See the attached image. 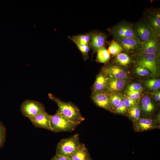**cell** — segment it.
Masks as SVG:
<instances>
[{"mask_svg": "<svg viewBox=\"0 0 160 160\" xmlns=\"http://www.w3.org/2000/svg\"><path fill=\"white\" fill-rule=\"evenodd\" d=\"M48 96L57 104V112L62 116L78 124L84 120L79 109L72 103L63 102L51 93L48 94Z\"/></svg>", "mask_w": 160, "mask_h": 160, "instance_id": "obj_1", "label": "cell"}, {"mask_svg": "<svg viewBox=\"0 0 160 160\" xmlns=\"http://www.w3.org/2000/svg\"><path fill=\"white\" fill-rule=\"evenodd\" d=\"M80 144L78 134L63 139L57 144L56 154L68 157L76 151Z\"/></svg>", "mask_w": 160, "mask_h": 160, "instance_id": "obj_2", "label": "cell"}, {"mask_svg": "<svg viewBox=\"0 0 160 160\" xmlns=\"http://www.w3.org/2000/svg\"><path fill=\"white\" fill-rule=\"evenodd\" d=\"M108 30L117 41L125 38L136 40L134 33L133 24L130 23L121 22Z\"/></svg>", "mask_w": 160, "mask_h": 160, "instance_id": "obj_3", "label": "cell"}, {"mask_svg": "<svg viewBox=\"0 0 160 160\" xmlns=\"http://www.w3.org/2000/svg\"><path fill=\"white\" fill-rule=\"evenodd\" d=\"M50 124L52 131L56 132L73 131L78 125L62 116L57 111L55 114L51 115Z\"/></svg>", "mask_w": 160, "mask_h": 160, "instance_id": "obj_4", "label": "cell"}, {"mask_svg": "<svg viewBox=\"0 0 160 160\" xmlns=\"http://www.w3.org/2000/svg\"><path fill=\"white\" fill-rule=\"evenodd\" d=\"M159 53L139 55L136 60L137 66L145 68L152 74L156 76L158 72Z\"/></svg>", "mask_w": 160, "mask_h": 160, "instance_id": "obj_5", "label": "cell"}, {"mask_svg": "<svg viewBox=\"0 0 160 160\" xmlns=\"http://www.w3.org/2000/svg\"><path fill=\"white\" fill-rule=\"evenodd\" d=\"M133 28L136 40L142 44L148 41L154 35L152 28L145 20L133 24Z\"/></svg>", "mask_w": 160, "mask_h": 160, "instance_id": "obj_6", "label": "cell"}, {"mask_svg": "<svg viewBox=\"0 0 160 160\" xmlns=\"http://www.w3.org/2000/svg\"><path fill=\"white\" fill-rule=\"evenodd\" d=\"M20 110L23 115L29 119L45 111L42 103L37 101L29 100H26L22 103Z\"/></svg>", "mask_w": 160, "mask_h": 160, "instance_id": "obj_7", "label": "cell"}, {"mask_svg": "<svg viewBox=\"0 0 160 160\" xmlns=\"http://www.w3.org/2000/svg\"><path fill=\"white\" fill-rule=\"evenodd\" d=\"M145 20L152 28L154 35L159 37L160 11L159 9L147 10L145 13Z\"/></svg>", "mask_w": 160, "mask_h": 160, "instance_id": "obj_8", "label": "cell"}, {"mask_svg": "<svg viewBox=\"0 0 160 160\" xmlns=\"http://www.w3.org/2000/svg\"><path fill=\"white\" fill-rule=\"evenodd\" d=\"M90 33L89 46L94 53L97 52L106 44L107 36L105 33L97 31Z\"/></svg>", "mask_w": 160, "mask_h": 160, "instance_id": "obj_9", "label": "cell"}, {"mask_svg": "<svg viewBox=\"0 0 160 160\" xmlns=\"http://www.w3.org/2000/svg\"><path fill=\"white\" fill-rule=\"evenodd\" d=\"M29 119L35 127L52 131L50 124L51 115L48 114L45 111L39 113Z\"/></svg>", "mask_w": 160, "mask_h": 160, "instance_id": "obj_10", "label": "cell"}, {"mask_svg": "<svg viewBox=\"0 0 160 160\" xmlns=\"http://www.w3.org/2000/svg\"><path fill=\"white\" fill-rule=\"evenodd\" d=\"M110 95L106 91L92 93V98L97 106L113 112V111L110 102Z\"/></svg>", "mask_w": 160, "mask_h": 160, "instance_id": "obj_11", "label": "cell"}, {"mask_svg": "<svg viewBox=\"0 0 160 160\" xmlns=\"http://www.w3.org/2000/svg\"><path fill=\"white\" fill-rule=\"evenodd\" d=\"M159 37L154 35L149 40L143 44L142 47L138 53L141 55L159 53L160 42Z\"/></svg>", "mask_w": 160, "mask_h": 160, "instance_id": "obj_12", "label": "cell"}, {"mask_svg": "<svg viewBox=\"0 0 160 160\" xmlns=\"http://www.w3.org/2000/svg\"><path fill=\"white\" fill-rule=\"evenodd\" d=\"M123 50L127 52L138 53L141 49L143 44L133 38H125L117 41Z\"/></svg>", "mask_w": 160, "mask_h": 160, "instance_id": "obj_13", "label": "cell"}, {"mask_svg": "<svg viewBox=\"0 0 160 160\" xmlns=\"http://www.w3.org/2000/svg\"><path fill=\"white\" fill-rule=\"evenodd\" d=\"M103 72L110 77L120 79H124L127 76V74L122 68L116 65H108L104 67Z\"/></svg>", "mask_w": 160, "mask_h": 160, "instance_id": "obj_14", "label": "cell"}, {"mask_svg": "<svg viewBox=\"0 0 160 160\" xmlns=\"http://www.w3.org/2000/svg\"><path fill=\"white\" fill-rule=\"evenodd\" d=\"M134 130L137 132H142L151 130L158 127L155 122L151 119L140 118L133 123Z\"/></svg>", "mask_w": 160, "mask_h": 160, "instance_id": "obj_15", "label": "cell"}, {"mask_svg": "<svg viewBox=\"0 0 160 160\" xmlns=\"http://www.w3.org/2000/svg\"><path fill=\"white\" fill-rule=\"evenodd\" d=\"M68 158L70 160H91L88 151L83 143H81L76 151Z\"/></svg>", "mask_w": 160, "mask_h": 160, "instance_id": "obj_16", "label": "cell"}, {"mask_svg": "<svg viewBox=\"0 0 160 160\" xmlns=\"http://www.w3.org/2000/svg\"><path fill=\"white\" fill-rule=\"evenodd\" d=\"M108 78L104 73H101L97 76L93 86V93L105 91L107 89Z\"/></svg>", "mask_w": 160, "mask_h": 160, "instance_id": "obj_17", "label": "cell"}, {"mask_svg": "<svg viewBox=\"0 0 160 160\" xmlns=\"http://www.w3.org/2000/svg\"><path fill=\"white\" fill-rule=\"evenodd\" d=\"M126 82V81L124 79L108 78L107 89L112 91H119L124 87Z\"/></svg>", "mask_w": 160, "mask_h": 160, "instance_id": "obj_18", "label": "cell"}, {"mask_svg": "<svg viewBox=\"0 0 160 160\" xmlns=\"http://www.w3.org/2000/svg\"><path fill=\"white\" fill-rule=\"evenodd\" d=\"M127 109L129 118L133 123L136 122L140 118L141 111L139 107L136 105Z\"/></svg>", "mask_w": 160, "mask_h": 160, "instance_id": "obj_19", "label": "cell"}, {"mask_svg": "<svg viewBox=\"0 0 160 160\" xmlns=\"http://www.w3.org/2000/svg\"><path fill=\"white\" fill-rule=\"evenodd\" d=\"M110 54L108 50L104 47L97 52L96 61L101 63H106L109 60Z\"/></svg>", "mask_w": 160, "mask_h": 160, "instance_id": "obj_20", "label": "cell"}, {"mask_svg": "<svg viewBox=\"0 0 160 160\" xmlns=\"http://www.w3.org/2000/svg\"><path fill=\"white\" fill-rule=\"evenodd\" d=\"M141 104L143 110L146 113H151L154 109V105L150 98L148 96H144L142 98Z\"/></svg>", "mask_w": 160, "mask_h": 160, "instance_id": "obj_21", "label": "cell"}, {"mask_svg": "<svg viewBox=\"0 0 160 160\" xmlns=\"http://www.w3.org/2000/svg\"><path fill=\"white\" fill-rule=\"evenodd\" d=\"M68 38L72 41L77 46L78 49L82 54L84 60H86L88 58L89 52L90 49L89 46L81 44L79 43L74 37L72 36H68Z\"/></svg>", "mask_w": 160, "mask_h": 160, "instance_id": "obj_22", "label": "cell"}, {"mask_svg": "<svg viewBox=\"0 0 160 160\" xmlns=\"http://www.w3.org/2000/svg\"><path fill=\"white\" fill-rule=\"evenodd\" d=\"M116 61L119 65L126 66L132 62L131 58L125 53H120L116 56Z\"/></svg>", "mask_w": 160, "mask_h": 160, "instance_id": "obj_23", "label": "cell"}, {"mask_svg": "<svg viewBox=\"0 0 160 160\" xmlns=\"http://www.w3.org/2000/svg\"><path fill=\"white\" fill-rule=\"evenodd\" d=\"M108 51L113 56H116L123 51V49L118 42L113 40L110 44Z\"/></svg>", "mask_w": 160, "mask_h": 160, "instance_id": "obj_24", "label": "cell"}, {"mask_svg": "<svg viewBox=\"0 0 160 160\" xmlns=\"http://www.w3.org/2000/svg\"><path fill=\"white\" fill-rule=\"evenodd\" d=\"M77 41L82 44L89 46L90 41V33L74 36Z\"/></svg>", "mask_w": 160, "mask_h": 160, "instance_id": "obj_25", "label": "cell"}, {"mask_svg": "<svg viewBox=\"0 0 160 160\" xmlns=\"http://www.w3.org/2000/svg\"><path fill=\"white\" fill-rule=\"evenodd\" d=\"M145 85L151 90H157L160 87L159 79H152L147 80L145 83Z\"/></svg>", "mask_w": 160, "mask_h": 160, "instance_id": "obj_26", "label": "cell"}, {"mask_svg": "<svg viewBox=\"0 0 160 160\" xmlns=\"http://www.w3.org/2000/svg\"><path fill=\"white\" fill-rule=\"evenodd\" d=\"M6 129L3 123L0 121V149L4 146L6 141Z\"/></svg>", "mask_w": 160, "mask_h": 160, "instance_id": "obj_27", "label": "cell"}, {"mask_svg": "<svg viewBox=\"0 0 160 160\" xmlns=\"http://www.w3.org/2000/svg\"><path fill=\"white\" fill-rule=\"evenodd\" d=\"M110 102L113 111L116 106L118 105L122 100L121 98L117 95H110Z\"/></svg>", "mask_w": 160, "mask_h": 160, "instance_id": "obj_28", "label": "cell"}, {"mask_svg": "<svg viewBox=\"0 0 160 160\" xmlns=\"http://www.w3.org/2000/svg\"><path fill=\"white\" fill-rule=\"evenodd\" d=\"M127 109L126 107L122 100L117 105L114 109V111L118 113L124 114L127 111Z\"/></svg>", "mask_w": 160, "mask_h": 160, "instance_id": "obj_29", "label": "cell"}, {"mask_svg": "<svg viewBox=\"0 0 160 160\" xmlns=\"http://www.w3.org/2000/svg\"><path fill=\"white\" fill-rule=\"evenodd\" d=\"M123 100L127 109L135 105H137V100L132 99L127 96Z\"/></svg>", "mask_w": 160, "mask_h": 160, "instance_id": "obj_30", "label": "cell"}, {"mask_svg": "<svg viewBox=\"0 0 160 160\" xmlns=\"http://www.w3.org/2000/svg\"><path fill=\"white\" fill-rule=\"evenodd\" d=\"M140 91H128L126 92V95L130 98L137 100L140 96Z\"/></svg>", "mask_w": 160, "mask_h": 160, "instance_id": "obj_31", "label": "cell"}, {"mask_svg": "<svg viewBox=\"0 0 160 160\" xmlns=\"http://www.w3.org/2000/svg\"><path fill=\"white\" fill-rule=\"evenodd\" d=\"M136 73L139 75L141 76H146L149 75V72L146 68L137 66L135 69Z\"/></svg>", "mask_w": 160, "mask_h": 160, "instance_id": "obj_32", "label": "cell"}, {"mask_svg": "<svg viewBox=\"0 0 160 160\" xmlns=\"http://www.w3.org/2000/svg\"><path fill=\"white\" fill-rule=\"evenodd\" d=\"M142 89L141 85L138 83H134L129 85L127 88L128 91H140Z\"/></svg>", "mask_w": 160, "mask_h": 160, "instance_id": "obj_33", "label": "cell"}, {"mask_svg": "<svg viewBox=\"0 0 160 160\" xmlns=\"http://www.w3.org/2000/svg\"><path fill=\"white\" fill-rule=\"evenodd\" d=\"M51 160H70L68 157L56 154L51 159Z\"/></svg>", "mask_w": 160, "mask_h": 160, "instance_id": "obj_34", "label": "cell"}, {"mask_svg": "<svg viewBox=\"0 0 160 160\" xmlns=\"http://www.w3.org/2000/svg\"><path fill=\"white\" fill-rule=\"evenodd\" d=\"M154 99L158 102H160V93L158 92L153 94Z\"/></svg>", "mask_w": 160, "mask_h": 160, "instance_id": "obj_35", "label": "cell"}]
</instances>
